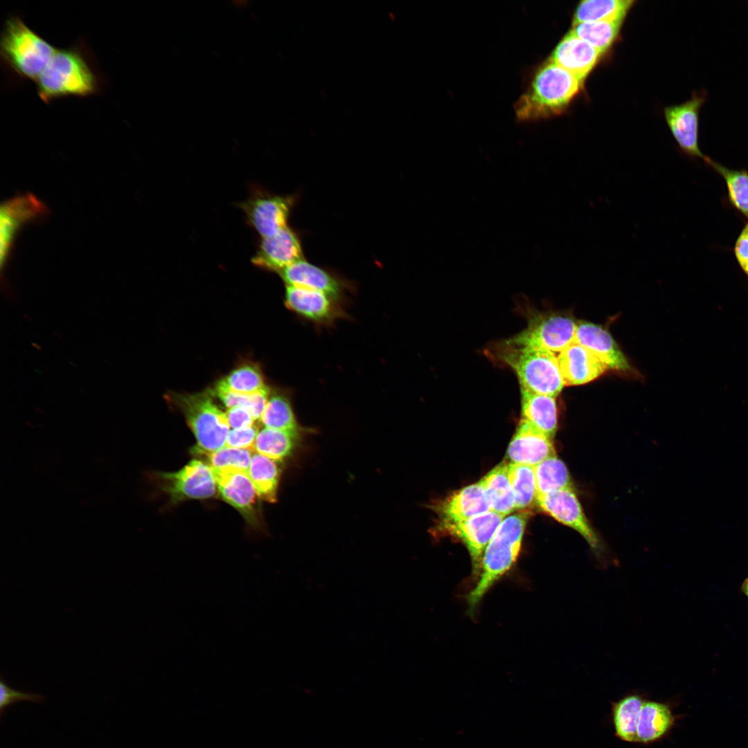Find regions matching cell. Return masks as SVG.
Instances as JSON below:
<instances>
[{
	"label": "cell",
	"mask_w": 748,
	"mask_h": 748,
	"mask_svg": "<svg viewBox=\"0 0 748 748\" xmlns=\"http://www.w3.org/2000/svg\"><path fill=\"white\" fill-rule=\"evenodd\" d=\"M104 83L93 56L82 40L57 48L35 82L37 95L46 104L63 97L98 94Z\"/></svg>",
	"instance_id": "obj_1"
},
{
	"label": "cell",
	"mask_w": 748,
	"mask_h": 748,
	"mask_svg": "<svg viewBox=\"0 0 748 748\" xmlns=\"http://www.w3.org/2000/svg\"><path fill=\"white\" fill-rule=\"evenodd\" d=\"M583 82L549 60L540 66L515 105L517 118L534 121L564 112Z\"/></svg>",
	"instance_id": "obj_2"
},
{
	"label": "cell",
	"mask_w": 748,
	"mask_h": 748,
	"mask_svg": "<svg viewBox=\"0 0 748 748\" xmlns=\"http://www.w3.org/2000/svg\"><path fill=\"white\" fill-rule=\"evenodd\" d=\"M493 354L515 371L521 388L555 398L564 386L557 356L547 350L511 337L497 344Z\"/></svg>",
	"instance_id": "obj_3"
},
{
	"label": "cell",
	"mask_w": 748,
	"mask_h": 748,
	"mask_svg": "<svg viewBox=\"0 0 748 748\" xmlns=\"http://www.w3.org/2000/svg\"><path fill=\"white\" fill-rule=\"evenodd\" d=\"M57 49L19 17L7 19L1 36L0 54L6 70L15 78L35 83Z\"/></svg>",
	"instance_id": "obj_4"
},
{
	"label": "cell",
	"mask_w": 748,
	"mask_h": 748,
	"mask_svg": "<svg viewBox=\"0 0 748 748\" xmlns=\"http://www.w3.org/2000/svg\"><path fill=\"white\" fill-rule=\"evenodd\" d=\"M528 515L523 511L508 516L496 530L484 551L477 582L467 596L470 613L516 562Z\"/></svg>",
	"instance_id": "obj_5"
},
{
	"label": "cell",
	"mask_w": 748,
	"mask_h": 748,
	"mask_svg": "<svg viewBox=\"0 0 748 748\" xmlns=\"http://www.w3.org/2000/svg\"><path fill=\"white\" fill-rule=\"evenodd\" d=\"M212 393H172L170 399L182 412L196 439L194 452L208 454L225 446L230 431L226 416Z\"/></svg>",
	"instance_id": "obj_6"
},
{
	"label": "cell",
	"mask_w": 748,
	"mask_h": 748,
	"mask_svg": "<svg viewBox=\"0 0 748 748\" xmlns=\"http://www.w3.org/2000/svg\"><path fill=\"white\" fill-rule=\"evenodd\" d=\"M296 195H280L254 186L249 197L238 204L246 222L260 238L272 236L288 226Z\"/></svg>",
	"instance_id": "obj_7"
},
{
	"label": "cell",
	"mask_w": 748,
	"mask_h": 748,
	"mask_svg": "<svg viewBox=\"0 0 748 748\" xmlns=\"http://www.w3.org/2000/svg\"><path fill=\"white\" fill-rule=\"evenodd\" d=\"M49 214L47 206L34 194L18 195L0 206V266L6 267L18 233L29 223L43 220Z\"/></svg>",
	"instance_id": "obj_8"
},
{
	"label": "cell",
	"mask_w": 748,
	"mask_h": 748,
	"mask_svg": "<svg viewBox=\"0 0 748 748\" xmlns=\"http://www.w3.org/2000/svg\"><path fill=\"white\" fill-rule=\"evenodd\" d=\"M706 89L694 91L684 103L669 106L664 116L669 129L681 152L687 157L706 159L699 145L700 113L708 99Z\"/></svg>",
	"instance_id": "obj_9"
},
{
	"label": "cell",
	"mask_w": 748,
	"mask_h": 748,
	"mask_svg": "<svg viewBox=\"0 0 748 748\" xmlns=\"http://www.w3.org/2000/svg\"><path fill=\"white\" fill-rule=\"evenodd\" d=\"M535 502L545 513L578 532L596 556L603 555V544L586 518L574 489L538 495Z\"/></svg>",
	"instance_id": "obj_10"
},
{
	"label": "cell",
	"mask_w": 748,
	"mask_h": 748,
	"mask_svg": "<svg viewBox=\"0 0 748 748\" xmlns=\"http://www.w3.org/2000/svg\"><path fill=\"white\" fill-rule=\"evenodd\" d=\"M157 477L162 490L174 502L211 498L217 490L213 469L199 460H192L177 472L159 473Z\"/></svg>",
	"instance_id": "obj_11"
},
{
	"label": "cell",
	"mask_w": 748,
	"mask_h": 748,
	"mask_svg": "<svg viewBox=\"0 0 748 748\" xmlns=\"http://www.w3.org/2000/svg\"><path fill=\"white\" fill-rule=\"evenodd\" d=\"M576 327L577 323L570 316L556 312L537 313L529 317L527 327L513 337L559 354L574 341Z\"/></svg>",
	"instance_id": "obj_12"
},
{
	"label": "cell",
	"mask_w": 748,
	"mask_h": 748,
	"mask_svg": "<svg viewBox=\"0 0 748 748\" xmlns=\"http://www.w3.org/2000/svg\"><path fill=\"white\" fill-rule=\"evenodd\" d=\"M504 517L490 510L460 523L441 525L445 532L465 544L471 557L472 571L478 577L486 548Z\"/></svg>",
	"instance_id": "obj_13"
},
{
	"label": "cell",
	"mask_w": 748,
	"mask_h": 748,
	"mask_svg": "<svg viewBox=\"0 0 748 748\" xmlns=\"http://www.w3.org/2000/svg\"><path fill=\"white\" fill-rule=\"evenodd\" d=\"M303 258L301 236L288 226L272 236L260 238L251 262L260 269L279 274Z\"/></svg>",
	"instance_id": "obj_14"
},
{
	"label": "cell",
	"mask_w": 748,
	"mask_h": 748,
	"mask_svg": "<svg viewBox=\"0 0 748 748\" xmlns=\"http://www.w3.org/2000/svg\"><path fill=\"white\" fill-rule=\"evenodd\" d=\"M554 456L552 438L522 418L507 449L510 463L535 467Z\"/></svg>",
	"instance_id": "obj_15"
},
{
	"label": "cell",
	"mask_w": 748,
	"mask_h": 748,
	"mask_svg": "<svg viewBox=\"0 0 748 748\" xmlns=\"http://www.w3.org/2000/svg\"><path fill=\"white\" fill-rule=\"evenodd\" d=\"M574 341L598 358L608 369L627 371L630 365L612 335L602 326L588 322L577 323Z\"/></svg>",
	"instance_id": "obj_16"
},
{
	"label": "cell",
	"mask_w": 748,
	"mask_h": 748,
	"mask_svg": "<svg viewBox=\"0 0 748 748\" xmlns=\"http://www.w3.org/2000/svg\"><path fill=\"white\" fill-rule=\"evenodd\" d=\"M285 302L289 309L316 323H328L341 314L338 301L311 289L286 285Z\"/></svg>",
	"instance_id": "obj_17"
},
{
	"label": "cell",
	"mask_w": 748,
	"mask_h": 748,
	"mask_svg": "<svg viewBox=\"0 0 748 748\" xmlns=\"http://www.w3.org/2000/svg\"><path fill=\"white\" fill-rule=\"evenodd\" d=\"M286 285L323 292L338 301L344 294V280L326 269L301 259L279 273Z\"/></svg>",
	"instance_id": "obj_18"
},
{
	"label": "cell",
	"mask_w": 748,
	"mask_h": 748,
	"mask_svg": "<svg viewBox=\"0 0 748 748\" xmlns=\"http://www.w3.org/2000/svg\"><path fill=\"white\" fill-rule=\"evenodd\" d=\"M564 386H576L594 380L607 367L586 348L573 341L557 356Z\"/></svg>",
	"instance_id": "obj_19"
},
{
	"label": "cell",
	"mask_w": 748,
	"mask_h": 748,
	"mask_svg": "<svg viewBox=\"0 0 748 748\" xmlns=\"http://www.w3.org/2000/svg\"><path fill=\"white\" fill-rule=\"evenodd\" d=\"M217 491L226 503L238 510L250 524L257 522L256 490L247 472H214Z\"/></svg>",
	"instance_id": "obj_20"
},
{
	"label": "cell",
	"mask_w": 748,
	"mask_h": 748,
	"mask_svg": "<svg viewBox=\"0 0 748 748\" xmlns=\"http://www.w3.org/2000/svg\"><path fill=\"white\" fill-rule=\"evenodd\" d=\"M602 54L569 31L553 51L549 60L584 81Z\"/></svg>",
	"instance_id": "obj_21"
},
{
	"label": "cell",
	"mask_w": 748,
	"mask_h": 748,
	"mask_svg": "<svg viewBox=\"0 0 748 748\" xmlns=\"http://www.w3.org/2000/svg\"><path fill=\"white\" fill-rule=\"evenodd\" d=\"M437 510L441 525H446L490 511V506L483 486L478 482L454 492L439 504Z\"/></svg>",
	"instance_id": "obj_22"
},
{
	"label": "cell",
	"mask_w": 748,
	"mask_h": 748,
	"mask_svg": "<svg viewBox=\"0 0 748 748\" xmlns=\"http://www.w3.org/2000/svg\"><path fill=\"white\" fill-rule=\"evenodd\" d=\"M676 721L669 704L645 700L638 715L637 743L648 745L661 740L669 734Z\"/></svg>",
	"instance_id": "obj_23"
},
{
	"label": "cell",
	"mask_w": 748,
	"mask_h": 748,
	"mask_svg": "<svg viewBox=\"0 0 748 748\" xmlns=\"http://www.w3.org/2000/svg\"><path fill=\"white\" fill-rule=\"evenodd\" d=\"M521 404L522 419L553 438L558 427L555 397L521 388Z\"/></svg>",
	"instance_id": "obj_24"
},
{
	"label": "cell",
	"mask_w": 748,
	"mask_h": 748,
	"mask_svg": "<svg viewBox=\"0 0 748 748\" xmlns=\"http://www.w3.org/2000/svg\"><path fill=\"white\" fill-rule=\"evenodd\" d=\"M479 482L485 490L491 511L505 517L515 509V499L508 477L507 464L497 465Z\"/></svg>",
	"instance_id": "obj_25"
},
{
	"label": "cell",
	"mask_w": 748,
	"mask_h": 748,
	"mask_svg": "<svg viewBox=\"0 0 748 748\" xmlns=\"http://www.w3.org/2000/svg\"><path fill=\"white\" fill-rule=\"evenodd\" d=\"M646 699L639 693H630L612 703V721L616 738L637 743L636 726L641 707Z\"/></svg>",
	"instance_id": "obj_26"
},
{
	"label": "cell",
	"mask_w": 748,
	"mask_h": 748,
	"mask_svg": "<svg viewBox=\"0 0 748 748\" xmlns=\"http://www.w3.org/2000/svg\"><path fill=\"white\" fill-rule=\"evenodd\" d=\"M280 473L276 461L253 453L247 474L260 499L270 503L276 501Z\"/></svg>",
	"instance_id": "obj_27"
},
{
	"label": "cell",
	"mask_w": 748,
	"mask_h": 748,
	"mask_svg": "<svg viewBox=\"0 0 748 748\" xmlns=\"http://www.w3.org/2000/svg\"><path fill=\"white\" fill-rule=\"evenodd\" d=\"M634 1L630 0H586L577 6L573 24L623 20Z\"/></svg>",
	"instance_id": "obj_28"
},
{
	"label": "cell",
	"mask_w": 748,
	"mask_h": 748,
	"mask_svg": "<svg viewBox=\"0 0 748 748\" xmlns=\"http://www.w3.org/2000/svg\"><path fill=\"white\" fill-rule=\"evenodd\" d=\"M300 432L263 428L256 436L253 451L276 461L290 456L298 445Z\"/></svg>",
	"instance_id": "obj_29"
},
{
	"label": "cell",
	"mask_w": 748,
	"mask_h": 748,
	"mask_svg": "<svg viewBox=\"0 0 748 748\" xmlns=\"http://www.w3.org/2000/svg\"><path fill=\"white\" fill-rule=\"evenodd\" d=\"M704 162L722 177L729 202L748 220V171L725 167L709 157Z\"/></svg>",
	"instance_id": "obj_30"
},
{
	"label": "cell",
	"mask_w": 748,
	"mask_h": 748,
	"mask_svg": "<svg viewBox=\"0 0 748 748\" xmlns=\"http://www.w3.org/2000/svg\"><path fill=\"white\" fill-rule=\"evenodd\" d=\"M533 467L537 495L558 490L574 489L567 466L557 456L548 458Z\"/></svg>",
	"instance_id": "obj_31"
},
{
	"label": "cell",
	"mask_w": 748,
	"mask_h": 748,
	"mask_svg": "<svg viewBox=\"0 0 748 748\" xmlns=\"http://www.w3.org/2000/svg\"><path fill=\"white\" fill-rule=\"evenodd\" d=\"M623 21L578 23L573 24L570 31L603 54L612 46L616 39Z\"/></svg>",
	"instance_id": "obj_32"
},
{
	"label": "cell",
	"mask_w": 748,
	"mask_h": 748,
	"mask_svg": "<svg viewBox=\"0 0 748 748\" xmlns=\"http://www.w3.org/2000/svg\"><path fill=\"white\" fill-rule=\"evenodd\" d=\"M260 420L266 428L300 432L290 400L282 393L269 395Z\"/></svg>",
	"instance_id": "obj_33"
},
{
	"label": "cell",
	"mask_w": 748,
	"mask_h": 748,
	"mask_svg": "<svg viewBox=\"0 0 748 748\" xmlns=\"http://www.w3.org/2000/svg\"><path fill=\"white\" fill-rule=\"evenodd\" d=\"M507 474L515 495V509L529 507L535 501L537 495L534 467L509 463Z\"/></svg>",
	"instance_id": "obj_34"
},
{
	"label": "cell",
	"mask_w": 748,
	"mask_h": 748,
	"mask_svg": "<svg viewBox=\"0 0 748 748\" xmlns=\"http://www.w3.org/2000/svg\"><path fill=\"white\" fill-rule=\"evenodd\" d=\"M227 408L244 407L247 409L256 420L260 419L270 395L267 388L251 394H242L230 391L219 381L216 383L213 393Z\"/></svg>",
	"instance_id": "obj_35"
},
{
	"label": "cell",
	"mask_w": 748,
	"mask_h": 748,
	"mask_svg": "<svg viewBox=\"0 0 748 748\" xmlns=\"http://www.w3.org/2000/svg\"><path fill=\"white\" fill-rule=\"evenodd\" d=\"M219 382L230 391L242 394H251L268 388L260 368L250 364L235 368Z\"/></svg>",
	"instance_id": "obj_36"
},
{
	"label": "cell",
	"mask_w": 748,
	"mask_h": 748,
	"mask_svg": "<svg viewBox=\"0 0 748 748\" xmlns=\"http://www.w3.org/2000/svg\"><path fill=\"white\" fill-rule=\"evenodd\" d=\"M214 472L240 471L247 472L253 450L224 446L207 454Z\"/></svg>",
	"instance_id": "obj_37"
},
{
	"label": "cell",
	"mask_w": 748,
	"mask_h": 748,
	"mask_svg": "<svg viewBox=\"0 0 748 748\" xmlns=\"http://www.w3.org/2000/svg\"><path fill=\"white\" fill-rule=\"evenodd\" d=\"M21 701H29L42 704L45 697L37 693L15 690L0 679V716L3 715L5 709L10 705Z\"/></svg>",
	"instance_id": "obj_38"
},
{
	"label": "cell",
	"mask_w": 748,
	"mask_h": 748,
	"mask_svg": "<svg viewBox=\"0 0 748 748\" xmlns=\"http://www.w3.org/2000/svg\"><path fill=\"white\" fill-rule=\"evenodd\" d=\"M258 431L255 425L246 428L233 429L228 434L225 446L253 451V445Z\"/></svg>",
	"instance_id": "obj_39"
},
{
	"label": "cell",
	"mask_w": 748,
	"mask_h": 748,
	"mask_svg": "<svg viewBox=\"0 0 748 748\" xmlns=\"http://www.w3.org/2000/svg\"><path fill=\"white\" fill-rule=\"evenodd\" d=\"M733 253L739 267L748 278V222L735 242Z\"/></svg>",
	"instance_id": "obj_40"
},
{
	"label": "cell",
	"mask_w": 748,
	"mask_h": 748,
	"mask_svg": "<svg viewBox=\"0 0 748 748\" xmlns=\"http://www.w3.org/2000/svg\"><path fill=\"white\" fill-rule=\"evenodd\" d=\"M229 427L233 429H242L251 427L256 419L246 408L237 407L228 409L225 412Z\"/></svg>",
	"instance_id": "obj_41"
},
{
	"label": "cell",
	"mask_w": 748,
	"mask_h": 748,
	"mask_svg": "<svg viewBox=\"0 0 748 748\" xmlns=\"http://www.w3.org/2000/svg\"><path fill=\"white\" fill-rule=\"evenodd\" d=\"M742 589L744 594L748 598V578L744 581L742 585Z\"/></svg>",
	"instance_id": "obj_42"
}]
</instances>
